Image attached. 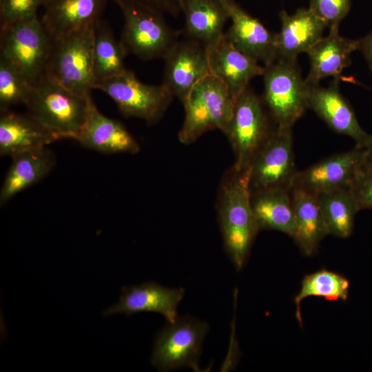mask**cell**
<instances>
[{
	"label": "cell",
	"instance_id": "603a6c76",
	"mask_svg": "<svg viewBox=\"0 0 372 372\" xmlns=\"http://www.w3.org/2000/svg\"><path fill=\"white\" fill-rule=\"evenodd\" d=\"M180 8L187 38L209 49L224 36L229 15L221 0H180Z\"/></svg>",
	"mask_w": 372,
	"mask_h": 372
},
{
	"label": "cell",
	"instance_id": "d6a6232c",
	"mask_svg": "<svg viewBox=\"0 0 372 372\" xmlns=\"http://www.w3.org/2000/svg\"><path fill=\"white\" fill-rule=\"evenodd\" d=\"M349 190L360 210L372 209V169L360 171Z\"/></svg>",
	"mask_w": 372,
	"mask_h": 372
},
{
	"label": "cell",
	"instance_id": "7402d4cb",
	"mask_svg": "<svg viewBox=\"0 0 372 372\" xmlns=\"http://www.w3.org/2000/svg\"><path fill=\"white\" fill-rule=\"evenodd\" d=\"M58 138L28 112H1L0 154H17L46 147Z\"/></svg>",
	"mask_w": 372,
	"mask_h": 372
},
{
	"label": "cell",
	"instance_id": "ffe728a7",
	"mask_svg": "<svg viewBox=\"0 0 372 372\" xmlns=\"http://www.w3.org/2000/svg\"><path fill=\"white\" fill-rule=\"evenodd\" d=\"M107 0H45L41 22L52 41L92 26L101 19Z\"/></svg>",
	"mask_w": 372,
	"mask_h": 372
},
{
	"label": "cell",
	"instance_id": "6da1fadb",
	"mask_svg": "<svg viewBox=\"0 0 372 372\" xmlns=\"http://www.w3.org/2000/svg\"><path fill=\"white\" fill-rule=\"evenodd\" d=\"M249 168L232 167L220 185L218 219L225 250L238 271L245 266L259 231L250 203Z\"/></svg>",
	"mask_w": 372,
	"mask_h": 372
},
{
	"label": "cell",
	"instance_id": "7c38bea8",
	"mask_svg": "<svg viewBox=\"0 0 372 372\" xmlns=\"http://www.w3.org/2000/svg\"><path fill=\"white\" fill-rule=\"evenodd\" d=\"M163 59L162 85L181 103L198 82L211 74L207 48L188 38L178 39Z\"/></svg>",
	"mask_w": 372,
	"mask_h": 372
},
{
	"label": "cell",
	"instance_id": "d4e9b609",
	"mask_svg": "<svg viewBox=\"0 0 372 372\" xmlns=\"http://www.w3.org/2000/svg\"><path fill=\"white\" fill-rule=\"evenodd\" d=\"M250 203L259 231L276 230L292 237L294 213L291 190L271 188L253 191Z\"/></svg>",
	"mask_w": 372,
	"mask_h": 372
},
{
	"label": "cell",
	"instance_id": "f1b7e54d",
	"mask_svg": "<svg viewBox=\"0 0 372 372\" xmlns=\"http://www.w3.org/2000/svg\"><path fill=\"white\" fill-rule=\"evenodd\" d=\"M349 281L344 276L325 269L306 275L301 282L300 289L293 298L295 316L300 326H303L300 303L304 298L315 296L328 301H345L349 296Z\"/></svg>",
	"mask_w": 372,
	"mask_h": 372
},
{
	"label": "cell",
	"instance_id": "9a60e30c",
	"mask_svg": "<svg viewBox=\"0 0 372 372\" xmlns=\"http://www.w3.org/2000/svg\"><path fill=\"white\" fill-rule=\"evenodd\" d=\"M338 85V80L328 87L309 85L308 108L334 132L351 137L355 147L365 148L372 135L361 127L353 108L340 93Z\"/></svg>",
	"mask_w": 372,
	"mask_h": 372
},
{
	"label": "cell",
	"instance_id": "836d02e7",
	"mask_svg": "<svg viewBox=\"0 0 372 372\" xmlns=\"http://www.w3.org/2000/svg\"><path fill=\"white\" fill-rule=\"evenodd\" d=\"M114 1L118 0H112ZM145 6L163 14L176 17L181 13L180 0H121Z\"/></svg>",
	"mask_w": 372,
	"mask_h": 372
},
{
	"label": "cell",
	"instance_id": "44dd1931",
	"mask_svg": "<svg viewBox=\"0 0 372 372\" xmlns=\"http://www.w3.org/2000/svg\"><path fill=\"white\" fill-rule=\"evenodd\" d=\"M359 49V39H351L339 34V28L329 29L307 52L309 72L305 78L310 85H319L324 79L338 80L342 71L351 63V54Z\"/></svg>",
	"mask_w": 372,
	"mask_h": 372
},
{
	"label": "cell",
	"instance_id": "f546056e",
	"mask_svg": "<svg viewBox=\"0 0 372 372\" xmlns=\"http://www.w3.org/2000/svg\"><path fill=\"white\" fill-rule=\"evenodd\" d=\"M33 85L13 65L0 57V111L25 105Z\"/></svg>",
	"mask_w": 372,
	"mask_h": 372
},
{
	"label": "cell",
	"instance_id": "4fadbf2b",
	"mask_svg": "<svg viewBox=\"0 0 372 372\" xmlns=\"http://www.w3.org/2000/svg\"><path fill=\"white\" fill-rule=\"evenodd\" d=\"M365 148L355 147L333 154L298 172L292 188L318 195L339 189H349L363 169Z\"/></svg>",
	"mask_w": 372,
	"mask_h": 372
},
{
	"label": "cell",
	"instance_id": "ac0fdd59",
	"mask_svg": "<svg viewBox=\"0 0 372 372\" xmlns=\"http://www.w3.org/2000/svg\"><path fill=\"white\" fill-rule=\"evenodd\" d=\"M207 50L210 73L224 83L234 101L254 78L263 74L265 66L237 49L225 34Z\"/></svg>",
	"mask_w": 372,
	"mask_h": 372
},
{
	"label": "cell",
	"instance_id": "2e32d148",
	"mask_svg": "<svg viewBox=\"0 0 372 372\" xmlns=\"http://www.w3.org/2000/svg\"><path fill=\"white\" fill-rule=\"evenodd\" d=\"M184 294L183 287L169 288L154 282L123 287L118 302L104 311L103 315L130 316L152 311L162 314L168 322H174L178 317L177 308Z\"/></svg>",
	"mask_w": 372,
	"mask_h": 372
},
{
	"label": "cell",
	"instance_id": "d590c367",
	"mask_svg": "<svg viewBox=\"0 0 372 372\" xmlns=\"http://www.w3.org/2000/svg\"><path fill=\"white\" fill-rule=\"evenodd\" d=\"M372 169V136L369 145L365 147L364 163L363 170Z\"/></svg>",
	"mask_w": 372,
	"mask_h": 372
},
{
	"label": "cell",
	"instance_id": "52a82bcc",
	"mask_svg": "<svg viewBox=\"0 0 372 372\" xmlns=\"http://www.w3.org/2000/svg\"><path fill=\"white\" fill-rule=\"evenodd\" d=\"M0 57L32 84L45 74L53 41L36 16L1 30Z\"/></svg>",
	"mask_w": 372,
	"mask_h": 372
},
{
	"label": "cell",
	"instance_id": "277c9868",
	"mask_svg": "<svg viewBox=\"0 0 372 372\" xmlns=\"http://www.w3.org/2000/svg\"><path fill=\"white\" fill-rule=\"evenodd\" d=\"M123 17L120 40L127 54L144 61L163 59L179 39L180 32L170 27L164 14L136 3L114 1Z\"/></svg>",
	"mask_w": 372,
	"mask_h": 372
},
{
	"label": "cell",
	"instance_id": "cb8c5ba5",
	"mask_svg": "<svg viewBox=\"0 0 372 372\" xmlns=\"http://www.w3.org/2000/svg\"><path fill=\"white\" fill-rule=\"evenodd\" d=\"M291 195L294 213L291 238L304 255H313L329 234L317 196L298 188H292Z\"/></svg>",
	"mask_w": 372,
	"mask_h": 372
},
{
	"label": "cell",
	"instance_id": "8fae6325",
	"mask_svg": "<svg viewBox=\"0 0 372 372\" xmlns=\"http://www.w3.org/2000/svg\"><path fill=\"white\" fill-rule=\"evenodd\" d=\"M296 167L292 128H276L249 167L250 191L271 188L291 190Z\"/></svg>",
	"mask_w": 372,
	"mask_h": 372
},
{
	"label": "cell",
	"instance_id": "484cf974",
	"mask_svg": "<svg viewBox=\"0 0 372 372\" xmlns=\"http://www.w3.org/2000/svg\"><path fill=\"white\" fill-rule=\"evenodd\" d=\"M11 158V165L0 190L1 205L45 177L55 165L54 154L47 147L23 152Z\"/></svg>",
	"mask_w": 372,
	"mask_h": 372
},
{
	"label": "cell",
	"instance_id": "4dcf8cb0",
	"mask_svg": "<svg viewBox=\"0 0 372 372\" xmlns=\"http://www.w3.org/2000/svg\"><path fill=\"white\" fill-rule=\"evenodd\" d=\"M45 0H0V28L38 16Z\"/></svg>",
	"mask_w": 372,
	"mask_h": 372
},
{
	"label": "cell",
	"instance_id": "1f68e13d",
	"mask_svg": "<svg viewBox=\"0 0 372 372\" xmlns=\"http://www.w3.org/2000/svg\"><path fill=\"white\" fill-rule=\"evenodd\" d=\"M351 0H309V8L327 25L329 29L339 28L348 14Z\"/></svg>",
	"mask_w": 372,
	"mask_h": 372
},
{
	"label": "cell",
	"instance_id": "9c48e42d",
	"mask_svg": "<svg viewBox=\"0 0 372 372\" xmlns=\"http://www.w3.org/2000/svg\"><path fill=\"white\" fill-rule=\"evenodd\" d=\"M275 128L271 127L261 100L247 87L236 100L231 118L224 132L235 155L233 167L238 170L248 169Z\"/></svg>",
	"mask_w": 372,
	"mask_h": 372
},
{
	"label": "cell",
	"instance_id": "e575fe53",
	"mask_svg": "<svg viewBox=\"0 0 372 372\" xmlns=\"http://www.w3.org/2000/svg\"><path fill=\"white\" fill-rule=\"evenodd\" d=\"M358 50L362 52L369 68L372 70V31L359 39Z\"/></svg>",
	"mask_w": 372,
	"mask_h": 372
},
{
	"label": "cell",
	"instance_id": "83f0119b",
	"mask_svg": "<svg viewBox=\"0 0 372 372\" xmlns=\"http://www.w3.org/2000/svg\"><path fill=\"white\" fill-rule=\"evenodd\" d=\"M328 234L347 238L354 227L360 209L349 189H339L316 195Z\"/></svg>",
	"mask_w": 372,
	"mask_h": 372
},
{
	"label": "cell",
	"instance_id": "ba28073f",
	"mask_svg": "<svg viewBox=\"0 0 372 372\" xmlns=\"http://www.w3.org/2000/svg\"><path fill=\"white\" fill-rule=\"evenodd\" d=\"M209 325L189 316L178 317L157 333L151 357L158 371L189 367L199 371V360Z\"/></svg>",
	"mask_w": 372,
	"mask_h": 372
},
{
	"label": "cell",
	"instance_id": "4316f807",
	"mask_svg": "<svg viewBox=\"0 0 372 372\" xmlns=\"http://www.w3.org/2000/svg\"><path fill=\"white\" fill-rule=\"evenodd\" d=\"M92 52L95 84L126 70L125 58L127 54L107 23L101 19L93 26Z\"/></svg>",
	"mask_w": 372,
	"mask_h": 372
},
{
	"label": "cell",
	"instance_id": "7a4b0ae2",
	"mask_svg": "<svg viewBox=\"0 0 372 372\" xmlns=\"http://www.w3.org/2000/svg\"><path fill=\"white\" fill-rule=\"evenodd\" d=\"M91 96H80L46 74L33 85L28 113L59 140H76L87 117Z\"/></svg>",
	"mask_w": 372,
	"mask_h": 372
},
{
	"label": "cell",
	"instance_id": "d6986e66",
	"mask_svg": "<svg viewBox=\"0 0 372 372\" xmlns=\"http://www.w3.org/2000/svg\"><path fill=\"white\" fill-rule=\"evenodd\" d=\"M82 146L104 154H136L137 141L126 127L103 114L91 99L85 123L76 138Z\"/></svg>",
	"mask_w": 372,
	"mask_h": 372
},
{
	"label": "cell",
	"instance_id": "5bb4252c",
	"mask_svg": "<svg viewBox=\"0 0 372 372\" xmlns=\"http://www.w3.org/2000/svg\"><path fill=\"white\" fill-rule=\"evenodd\" d=\"M231 21L225 32L237 49L267 66L276 60V34L246 12L235 0H221Z\"/></svg>",
	"mask_w": 372,
	"mask_h": 372
},
{
	"label": "cell",
	"instance_id": "5b68a950",
	"mask_svg": "<svg viewBox=\"0 0 372 372\" xmlns=\"http://www.w3.org/2000/svg\"><path fill=\"white\" fill-rule=\"evenodd\" d=\"M93 26L53 41L45 72L63 87L85 97L91 96L95 85Z\"/></svg>",
	"mask_w": 372,
	"mask_h": 372
},
{
	"label": "cell",
	"instance_id": "3957f363",
	"mask_svg": "<svg viewBox=\"0 0 372 372\" xmlns=\"http://www.w3.org/2000/svg\"><path fill=\"white\" fill-rule=\"evenodd\" d=\"M182 103L185 119L178 136L180 143L189 144L211 130L225 132L235 101L224 83L210 74L194 86Z\"/></svg>",
	"mask_w": 372,
	"mask_h": 372
},
{
	"label": "cell",
	"instance_id": "8992f818",
	"mask_svg": "<svg viewBox=\"0 0 372 372\" xmlns=\"http://www.w3.org/2000/svg\"><path fill=\"white\" fill-rule=\"evenodd\" d=\"M263 98L276 126L292 128L308 109L309 85L297 61L276 60L265 66Z\"/></svg>",
	"mask_w": 372,
	"mask_h": 372
},
{
	"label": "cell",
	"instance_id": "30bf717a",
	"mask_svg": "<svg viewBox=\"0 0 372 372\" xmlns=\"http://www.w3.org/2000/svg\"><path fill=\"white\" fill-rule=\"evenodd\" d=\"M94 89L107 94L123 116L138 118L149 124H154L163 117L174 97L162 84L144 83L127 69L96 83Z\"/></svg>",
	"mask_w": 372,
	"mask_h": 372
},
{
	"label": "cell",
	"instance_id": "e0dca14e",
	"mask_svg": "<svg viewBox=\"0 0 372 372\" xmlns=\"http://www.w3.org/2000/svg\"><path fill=\"white\" fill-rule=\"evenodd\" d=\"M280 32L276 34V60L297 61L301 53H307L322 37L326 23L309 7L293 14L279 13Z\"/></svg>",
	"mask_w": 372,
	"mask_h": 372
}]
</instances>
